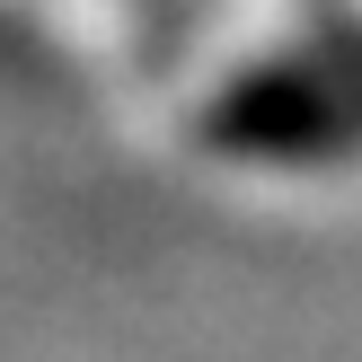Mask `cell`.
<instances>
[{"instance_id": "1", "label": "cell", "mask_w": 362, "mask_h": 362, "mask_svg": "<svg viewBox=\"0 0 362 362\" xmlns=\"http://www.w3.org/2000/svg\"><path fill=\"white\" fill-rule=\"evenodd\" d=\"M204 141L247 159H327L362 141V88L354 80H310V71H257L204 115Z\"/></svg>"}]
</instances>
